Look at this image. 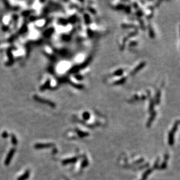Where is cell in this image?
I'll list each match as a JSON object with an SVG mask.
<instances>
[{
    "label": "cell",
    "mask_w": 180,
    "mask_h": 180,
    "mask_svg": "<svg viewBox=\"0 0 180 180\" xmlns=\"http://www.w3.org/2000/svg\"><path fill=\"white\" fill-rule=\"evenodd\" d=\"M15 152H16V149L15 148V147H12V148L9 150V151L8 152V153L7 155H6L5 159L4 161V164L5 166H9L11 160L12 159L13 157H14L15 153Z\"/></svg>",
    "instance_id": "obj_1"
},
{
    "label": "cell",
    "mask_w": 180,
    "mask_h": 180,
    "mask_svg": "<svg viewBox=\"0 0 180 180\" xmlns=\"http://www.w3.org/2000/svg\"><path fill=\"white\" fill-rule=\"evenodd\" d=\"M54 146V144L51 143H36L34 145V147L36 149H46V148H50Z\"/></svg>",
    "instance_id": "obj_2"
},
{
    "label": "cell",
    "mask_w": 180,
    "mask_h": 180,
    "mask_svg": "<svg viewBox=\"0 0 180 180\" xmlns=\"http://www.w3.org/2000/svg\"><path fill=\"white\" fill-rule=\"evenodd\" d=\"M30 170H26L25 171V173H23V174L21 175L18 178L17 180H27L30 177Z\"/></svg>",
    "instance_id": "obj_3"
},
{
    "label": "cell",
    "mask_w": 180,
    "mask_h": 180,
    "mask_svg": "<svg viewBox=\"0 0 180 180\" xmlns=\"http://www.w3.org/2000/svg\"><path fill=\"white\" fill-rule=\"evenodd\" d=\"M11 143L14 146H17L18 143V139L16 137V136L14 134H11Z\"/></svg>",
    "instance_id": "obj_4"
},
{
    "label": "cell",
    "mask_w": 180,
    "mask_h": 180,
    "mask_svg": "<svg viewBox=\"0 0 180 180\" xmlns=\"http://www.w3.org/2000/svg\"><path fill=\"white\" fill-rule=\"evenodd\" d=\"M8 137H9V134L7 132H5H5H4L2 134V137L3 138L6 139V138H7Z\"/></svg>",
    "instance_id": "obj_5"
}]
</instances>
